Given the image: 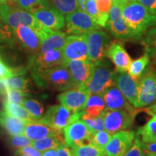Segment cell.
<instances>
[{
  "label": "cell",
  "instance_id": "obj_1",
  "mask_svg": "<svg viewBox=\"0 0 156 156\" xmlns=\"http://www.w3.org/2000/svg\"><path fill=\"white\" fill-rule=\"evenodd\" d=\"M122 15L126 24L139 39L148 28L156 25V15L150 12L136 0L129 1L122 6Z\"/></svg>",
  "mask_w": 156,
  "mask_h": 156
},
{
  "label": "cell",
  "instance_id": "obj_2",
  "mask_svg": "<svg viewBox=\"0 0 156 156\" xmlns=\"http://www.w3.org/2000/svg\"><path fill=\"white\" fill-rule=\"evenodd\" d=\"M36 82L42 86H50L59 91H66L76 86L69 68L64 64L44 71L34 72Z\"/></svg>",
  "mask_w": 156,
  "mask_h": 156
},
{
  "label": "cell",
  "instance_id": "obj_3",
  "mask_svg": "<svg viewBox=\"0 0 156 156\" xmlns=\"http://www.w3.org/2000/svg\"><path fill=\"white\" fill-rule=\"evenodd\" d=\"M0 18L3 23L13 30L20 25H25L34 29L39 36L45 28L36 20L32 13L20 8H12L7 4L0 5Z\"/></svg>",
  "mask_w": 156,
  "mask_h": 156
},
{
  "label": "cell",
  "instance_id": "obj_4",
  "mask_svg": "<svg viewBox=\"0 0 156 156\" xmlns=\"http://www.w3.org/2000/svg\"><path fill=\"white\" fill-rule=\"evenodd\" d=\"M83 111L74 112L63 105H54L47 109L43 116L41 122L58 132H63L64 129L72 122L81 119Z\"/></svg>",
  "mask_w": 156,
  "mask_h": 156
},
{
  "label": "cell",
  "instance_id": "obj_5",
  "mask_svg": "<svg viewBox=\"0 0 156 156\" xmlns=\"http://www.w3.org/2000/svg\"><path fill=\"white\" fill-rule=\"evenodd\" d=\"M94 64L93 75L86 87L90 93L103 95L107 90L114 85L116 71H113L110 66L105 64L103 60Z\"/></svg>",
  "mask_w": 156,
  "mask_h": 156
},
{
  "label": "cell",
  "instance_id": "obj_6",
  "mask_svg": "<svg viewBox=\"0 0 156 156\" xmlns=\"http://www.w3.org/2000/svg\"><path fill=\"white\" fill-rule=\"evenodd\" d=\"M106 28L115 38L120 40L139 39L124 20L122 15V6L119 4L113 2Z\"/></svg>",
  "mask_w": 156,
  "mask_h": 156
},
{
  "label": "cell",
  "instance_id": "obj_7",
  "mask_svg": "<svg viewBox=\"0 0 156 156\" xmlns=\"http://www.w3.org/2000/svg\"><path fill=\"white\" fill-rule=\"evenodd\" d=\"M85 35L88 46V59L93 64L102 62L106 56V49L111 43L110 36L100 29L92 30Z\"/></svg>",
  "mask_w": 156,
  "mask_h": 156
},
{
  "label": "cell",
  "instance_id": "obj_8",
  "mask_svg": "<svg viewBox=\"0 0 156 156\" xmlns=\"http://www.w3.org/2000/svg\"><path fill=\"white\" fill-rule=\"evenodd\" d=\"M101 116L104 121L105 130L114 134L131 127L135 118L136 112L105 109Z\"/></svg>",
  "mask_w": 156,
  "mask_h": 156
},
{
  "label": "cell",
  "instance_id": "obj_9",
  "mask_svg": "<svg viewBox=\"0 0 156 156\" xmlns=\"http://www.w3.org/2000/svg\"><path fill=\"white\" fill-rule=\"evenodd\" d=\"M66 25L67 34L73 35L86 34L90 31L100 29L93 17L85 11L77 9L66 17Z\"/></svg>",
  "mask_w": 156,
  "mask_h": 156
},
{
  "label": "cell",
  "instance_id": "obj_10",
  "mask_svg": "<svg viewBox=\"0 0 156 156\" xmlns=\"http://www.w3.org/2000/svg\"><path fill=\"white\" fill-rule=\"evenodd\" d=\"M88 54L86 36L85 34L71 35L66 38L65 44L62 48L63 64L75 59H86Z\"/></svg>",
  "mask_w": 156,
  "mask_h": 156
},
{
  "label": "cell",
  "instance_id": "obj_11",
  "mask_svg": "<svg viewBox=\"0 0 156 156\" xmlns=\"http://www.w3.org/2000/svg\"><path fill=\"white\" fill-rule=\"evenodd\" d=\"M90 95L86 85H80L75 88L64 91L57 96L58 101L62 105L74 112L84 111Z\"/></svg>",
  "mask_w": 156,
  "mask_h": 156
},
{
  "label": "cell",
  "instance_id": "obj_12",
  "mask_svg": "<svg viewBox=\"0 0 156 156\" xmlns=\"http://www.w3.org/2000/svg\"><path fill=\"white\" fill-rule=\"evenodd\" d=\"M156 101V72L151 67L145 70L139 83L137 107L143 108Z\"/></svg>",
  "mask_w": 156,
  "mask_h": 156
},
{
  "label": "cell",
  "instance_id": "obj_13",
  "mask_svg": "<svg viewBox=\"0 0 156 156\" xmlns=\"http://www.w3.org/2000/svg\"><path fill=\"white\" fill-rule=\"evenodd\" d=\"M135 136V132L131 130H122L114 134L112 139L104 147L106 155L124 156L133 144Z\"/></svg>",
  "mask_w": 156,
  "mask_h": 156
},
{
  "label": "cell",
  "instance_id": "obj_14",
  "mask_svg": "<svg viewBox=\"0 0 156 156\" xmlns=\"http://www.w3.org/2000/svg\"><path fill=\"white\" fill-rule=\"evenodd\" d=\"M140 80L132 77L126 72L119 73L116 70L114 75V85L134 108L137 107Z\"/></svg>",
  "mask_w": 156,
  "mask_h": 156
},
{
  "label": "cell",
  "instance_id": "obj_15",
  "mask_svg": "<svg viewBox=\"0 0 156 156\" xmlns=\"http://www.w3.org/2000/svg\"><path fill=\"white\" fill-rule=\"evenodd\" d=\"M69 68L70 73L76 86L86 85L92 77L95 64L88 58L75 59L69 61L66 64Z\"/></svg>",
  "mask_w": 156,
  "mask_h": 156
},
{
  "label": "cell",
  "instance_id": "obj_16",
  "mask_svg": "<svg viewBox=\"0 0 156 156\" xmlns=\"http://www.w3.org/2000/svg\"><path fill=\"white\" fill-rule=\"evenodd\" d=\"M63 132L66 145L69 147L90 140L93 134L82 119L72 122L64 129Z\"/></svg>",
  "mask_w": 156,
  "mask_h": 156
},
{
  "label": "cell",
  "instance_id": "obj_17",
  "mask_svg": "<svg viewBox=\"0 0 156 156\" xmlns=\"http://www.w3.org/2000/svg\"><path fill=\"white\" fill-rule=\"evenodd\" d=\"M32 14L43 27L50 30H59L65 25L64 15L53 7L39 9Z\"/></svg>",
  "mask_w": 156,
  "mask_h": 156
},
{
  "label": "cell",
  "instance_id": "obj_18",
  "mask_svg": "<svg viewBox=\"0 0 156 156\" xmlns=\"http://www.w3.org/2000/svg\"><path fill=\"white\" fill-rule=\"evenodd\" d=\"M106 56L110 58L116 67V70L119 73H125L127 71L131 57L129 55L124 44L121 41L111 42L106 49Z\"/></svg>",
  "mask_w": 156,
  "mask_h": 156
},
{
  "label": "cell",
  "instance_id": "obj_19",
  "mask_svg": "<svg viewBox=\"0 0 156 156\" xmlns=\"http://www.w3.org/2000/svg\"><path fill=\"white\" fill-rule=\"evenodd\" d=\"M15 38L23 47L32 52L40 51L41 40L36 31L25 25H20L14 30Z\"/></svg>",
  "mask_w": 156,
  "mask_h": 156
},
{
  "label": "cell",
  "instance_id": "obj_20",
  "mask_svg": "<svg viewBox=\"0 0 156 156\" xmlns=\"http://www.w3.org/2000/svg\"><path fill=\"white\" fill-rule=\"evenodd\" d=\"M106 109L123 110L129 112H136L134 107L126 100L116 86H112L103 93Z\"/></svg>",
  "mask_w": 156,
  "mask_h": 156
},
{
  "label": "cell",
  "instance_id": "obj_21",
  "mask_svg": "<svg viewBox=\"0 0 156 156\" xmlns=\"http://www.w3.org/2000/svg\"><path fill=\"white\" fill-rule=\"evenodd\" d=\"M62 50L51 49L44 53H39L34 58V71H44L63 64Z\"/></svg>",
  "mask_w": 156,
  "mask_h": 156
},
{
  "label": "cell",
  "instance_id": "obj_22",
  "mask_svg": "<svg viewBox=\"0 0 156 156\" xmlns=\"http://www.w3.org/2000/svg\"><path fill=\"white\" fill-rule=\"evenodd\" d=\"M39 37L41 40L40 53H44L51 49L62 50L65 44L67 36L59 30H52L45 28L39 35Z\"/></svg>",
  "mask_w": 156,
  "mask_h": 156
},
{
  "label": "cell",
  "instance_id": "obj_23",
  "mask_svg": "<svg viewBox=\"0 0 156 156\" xmlns=\"http://www.w3.org/2000/svg\"><path fill=\"white\" fill-rule=\"evenodd\" d=\"M58 132H62L55 130L41 120H33L26 124L24 134L32 141H36L46 136L54 135Z\"/></svg>",
  "mask_w": 156,
  "mask_h": 156
},
{
  "label": "cell",
  "instance_id": "obj_24",
  "mask_svg": "<svg viewBox=\"0 0 156 156\" xmlns=\"http://www.w3.org/2000/svg\"><path fill=\"white\" fill-rule=\"evenodd\" d=\"M28 122L12 116L5 112L0 111V126L10 136L24 134L25 128Z\"/></svg>",
  "mask_w": 156,
  "mask_h": 156
},
{
  "label": "cell",
  "instance_id": "obj_25",
  "mask_svg": "<svg viewBox=\"0 0 156 156\" xmlns=\"http://www.w3.org/2000/svg\"><path fill=\"white\" fill-rule=\"evenodd\" d=\"M62 132H58L54 135L48 136L41 140L33 141V147L40 152H44L51 148H58L62 145H66L64 136Z\"/></svg>",
  "mask_w": 156,
  "mask_h": 156
},
{
  "label": "cell",
  "instance_id": "obj_26",
  "mask_svg": "<svg viewBox=\"0 0 156 156\" xmlns=\"http://www.w3.org/2000/svg\"><path fill=\"white\" fill-rule=\"evenodd\" d=\"M73 156H103L106 155L103 150L93 145L90 140L71 147Z\"/></svg>",
  "mask_w": 156,
  "mask_h": 156
},
{
  "label": "cell",
  "instance_id": "obj_27",
  "mask_svg": "<svg viewBox=\"0 0 156 156\" xmlns=\"http://www.w3.org/2000/svg\"><path fill=\"white\" fill-rule=\"evenodd\" d=\"M150 55L147 51L140 58L134 59L130 62L128 67V74L132 77L140 79L143 75L146 67L149 64Z\"/></svg>",
  "mask_w": 156,
  "mask_h": 156
},
{
  "label": "cell",
  "instance_id": "obj_28",
  "mask_svg": "<svg viewBox=\"0 0 156 156\" xmlns=\"http://www.w3.org/2000/svg\"><path fill=\"white\" fill-rule=\"evenodd\" d=\"M136 135L141 137V140L145 143L156 142V114L137 130Z\"/></svg>",
  "mask_w": 156,
  "mask_h": 156
},
{
  "label": "cell",
  "instance_id": "obj_29",
  "mask_svg": "<svg viewBox=\"0 0 156 156\" xmlns=\"http://www.w3.org/2000/svg\"><path fill=\"white\" fill-rule=\"evenodd\" d=\"M85 9L99 26L106 28L108 20V14H103L99 12L95 0H87L86 2H85Z\"/></svg>",
  "mask_w": 156,
  "mask_h": 156
},
{
  "label": "cell",
  "instance_id": "obj_30",
  "mask_svg": "<svg viewBox=\"0 0 156 156\" xmlns=\"http://www.w3.org/2000/svg\"><path fill=\"white\" fill-rule=\"evenodd\" d=\"M4 108L5 112L12 116L16 117L20 119L25 121L26 122H29L33 121V118L31 117L28 111L23 107L22 105L16 104L5 101L4 103Z\"/></svg>",
  "mask_w": 156,
  "mask_h": 156
},
{
  "label": "cell",
  "instance_id": "obj_31",
  "mask_svg": "<svg viewBox=\"0 0 156 156\" xmlns=\"http://www.w3.org/2000/svg\"><path fill=\"white\" fill-rule=\"evenodd\" d=\"M19 8L24 9L30 13L42 9L51 8L49 0H17Z\"/></svg>",
  "mask_w": 156,
  "mask_h": 156
},
{
  "label": "cell",
  "instance_id": "obj_32",
  "mask_svg": "<svg viewBox=\"0 0 156 156\" xmlns=\"http://www.w3.org/2000/svg\"><path fill=\"white\" fill-rule=\"evenodd\" d=\"M51 5L64 15H67L79 9L77 0H49Z\"/></svg>",
  "mask_w": 156,
  "mask_h": 156
},
{
  "label": "cell",
  "instance_id": "obj_33",
  "mask_svg": "<svg viewBox=\"0 0 156 156\" xmlns=\"http://www.w3.org/2000/svg\"><path fill=\"white\" fill-rule=\"evenodd\" d=\"M22 106L28 111L34 120L41 119L44 112L43 105L38 101L34 99H25Z\"/></svg>",
  "mask_w": 156,
  "mask_h": 156
},
{
  "label": "cell",
  "instance_id": "obj_34",
  "mask_svg": "<svg viewBox=\"0 0 156 156\" xmlns=\"http://www.w3.org/2000/svg\"><path fill=\"white\" fill-rule=\"evenodd\" d=\"M4 81L8 90H17L26 92L28 80L24 76L15 75L10 77L4 78Z\"/></svg>",
  "mask_w": 156,
  "mask_h": 156
},
{
  "label": "cell",
  "instance_id": "obj_35",
  "mask_svg": "<svg viewBox=\"0 0 156 156\" xmlns=\"http://www.w3.org/2000/svg\"><path fill=\"white\" fill-rule=\"evenodd\" d=\"M112 134L108 132L106 130H102L93 133L90 137V142L93 145L104 151V147L112 139Z\"/></svg>",
  "mask_w": 156,
  "mask_h": 156
},
{
  "label": "cell",
  "instance_id": "obj_36",
  "mask_svg": "<svg viewBox=\"0 0 156 156\" xmlns=\"http://www.w3.org/2000/svg\"><path fill=\"white\" fill-rule=\"evenodd\" d=\"M143 44L145 46V51L149 55L156 52V27L151 28L147 31L143 40Z\"/></svg>",
  "mask_w": 156,
  "mask_h": 156
},
{
  "label": "cell",
  "instance_id": "obj_37",
  "mask_svg": "<svg viewBox=\"0 0 156 156\" xmlns=\"http://www.w3.org/2000/svg\"><path fill=\"white\" fill-rule=\"evenodd\" d=\"M83 121L92 133H95L97 132L105 130L104 121H103L102 116L93 119L87 118L83 119Z\"/></svg>",
  "mask_w": 156,
  "mask_h": 156
},
{
  "label": "cell",
  "instance_id": "obj_38",
  "mask_svg": "<svg viewBox=\"0 0 156 156\" xmlns=\"http://www.w3.org/2000/svg\"><path fill=\"white\" fill-rule=\"evenodd\" d=\"M15 38L14 30L6 24L0 25V45L11 44Z\"/></svg>",
  "mask_w": 156,
  "mask_h": 156
},
{
  "label": "cell",
  "instance_id": "obj_39",
  "mask_svg": "<svg viewBox=\"0 0 156 156\" xmlns=\"http://www.w3.org/2000/svg\"><path fill=\"white\" fill-rule=\"evenodd\" d=\"M27 95H28V94H27L26 92H23V91L17 90L9 89L7 90V94H6L5 101L12 103L22 105Z\"/></svg>",
  "mask_w": 156,
  "mask_h": 156
},
{
  "label": "cell",
  "instance_id": "obj_40",
  "mask_svg": "<svg viewBox=\"0 0 156 156\" xmlns=\"http://www.w3.org/2000/svg\"><path fill=\"white\" fill-rule=\"evenodd\" d=\"M9 142L13 147L15 148H22L25 146L31 145L33 141L27 137L25 134H20V135L11 136L9 138Z\"/></svg>",
  "mask_w": 156,
  "mask_h": 156
},
{
  "label": "cell",
  "instance_id": "obj_41",
  "mask_svg": "<svg viewBox=\"0 0 156 156\" xmlns=\"http://www.w3.org/2000/svg\"><path fill=\"white\" fill-rule=\"evenodd\" d=\"M143 154L142 140H140V136L136 134L133 144L124 156H142Z\"/></svg>",
  "mask_w": 156,
  "mask_h": 156
},
{
  "label": "cell",
  "instance_id": "obj_42",
  "mask_svg": "<svg viewBox=\"0 0 156 156\" xmlns=\"http://www.w3.org/2000/svg\"><path fill=\"white\" fill-rule=\"evenodd\" d=\"M22 73V71H17V69L9 67L0 56V78L10 77L15 75H19Z\"/></svg>",
  "mask_w": 156,
  "mask_h": 156
},
{
  "label": "cell",
  "instance_id": "obj_43",
  "mask_svg": "<svg viewBox=\"0 0 156 156\" xmlns=\"http://www.w3.org/2000/svg\"><path fill=\"white\" fill-rule=\"evenodd\" d=\"M99 12L103 14H109L113 4L112 0H95Z\"/></svg>",
  "mask_w": 156,
  "mask_h": 156
},
{
  "label": "cell",
  "instance_id": "obj_44",
  "mask_svg": "<svg viewBox=\"0 0 156 156\" xmlns=\"http://www.w3.org/2000/svg\"><path fill=\"white\" fill-rule=\"evenodd\" d=\"M143 152L150 156H156V142L151 143H145L142 141Z\"/></svg>",
  "mask_w": 156,
  "mask_h": 156
},
{
  "label": "cell",
  "instance_id": "obj_45",
  "mask_svg": "<svg viewBox=\"0 0 156 156\" xmlns=\"http://www.w3.org/2000/svg\"><path fill=\"white\" fill-rule=\"evenodd\" d=\"M142 5L150 12L156 15V0H136Z\"/></svg>",
  "mask_w": 156,
  "mask_h": 156
},
{
  "label": "cell",
  "instance_id": "obj_46",
  "mask_svg": "<svg viewBox=\"0 0 156 156\" xmlns=\"http://www.w3.org/2000/svg\"><path fill=\"white\" fill-rule=\"evenodd\" d=\"M16 151L24 153L30 156H42V152H40L32 145H28L17 150Z\"/></svg>",
  "mask_w": 156,
  "mask_h": 156
},
{
  "label": "cell",
  "instance_id": "obj_47",
  "mask_svg": "<svg viewBox=\"0 0 156 156\" xmlns=\"http://www.w3.org/2000/svg\"><path fill=\"white\" fill-rule=\"evenodd\" d=\"M57 156H73L71 150L67 145H62L58 147V155Z\"/></svg>",
  "mask_w": 156,
  "mask_h": 156
},
{
  "label": "cell",
  "instance_id": "obj_48",
  "mask_svg": "<svg viewBox=\"0 0 156 156\" xmlns=\"http://www.w3.org/2000/svg\"><path fill=\"white\" fill-rule=\"evenodd\" d=\"M58 148H51L42 152V156H57Z\"/></svg>",
  "mask_w": 156,
  "mask_h": 156
},
{
  "label": "cell",
  "instance_id": "obj_49",
  "mask_svg": "<svg viewBox=\"0 0 156 156\" xmlns=\"http://www.w3.org/2000/svg\"><path fill=\"white\" fill-rule=\"evenodd\" d=\"M145 112L147 113L150 116H154L156 114V103L152 105V106H149L148 108L145 109Z\"/></svg>",
  "mask_w": 156,
  "mask_h": 156
},
{
  "label": "cell",
  "instance_id": "obj_50",
  "mask_svg": "<svg viewBox=\"0 0 156 156\" xmlns=\"http://www.w3.org/2000/svg\"><path fill=\"white\" fill-rule=\"evenodd\" d=\"M112 2H113L119 4V5L123 6V5H125L126 2H127L128 0H112Z\"/></svg>",
  "mask_w": 156,
  "mask_h": 156
},
{
  "label": "cell",
  "instance_id": "obj_51",
  "mask_svg": "<svg viewBox=\"0 0 156 156\" xmlns=\"http://www.w3.org/2000/svg\"><path fill=\"white\" fill-rule=\"evenodd\" d=\"M15 155L17 156H30L24 153H21V152H18V151H15Z\"/></svg>",
  "mask_w": 156,
  "mask_h": 156
},
{
  "label": "cell",
  "instance_id": "obj_52",
  "mask_svg": "<svg viewBox=\"0 0 156 156\" xmlns=\"http://www.w3.org/2000/svg\"><path fill=\"white\" fill-rule=\"evenodd\" d=\"M7 4V0H0V5H5Z\"/></svg>",
  "mask_w": 156,
  "mask_h": 156
},
{
  "label": "cell",
  "instance_id": "obj_53",
  "mask_svg": "<svg viewBox=\"0 0 156 156\" xmlns=\"http://www.w3.org/2000/svg\"><path fill=\"white\" fill-rule=\"evenodd\" d=\"M77 1H80V2H86L87 0H77Z\"/></svg>",
  "mask_w": 156,
  "mask_h": 156
},
{
  "label": "cell",
  "instance_id": "obj_54",
  "mask_svg": "<svg viewBox=\"0 0 156 156\" xmlns=\"http://www.w3.org/2000/svg\"><path fill=\"white\" fill-rule=\"evenodd\" d=\"M2 23H3V22H2V21L1 18H0V25H1V24H2Z\"/></svg>",
  "mask_w": 156,
  "mask_h": 156
},
{
  "label": "cell",
  "instance_id": "obj_55",
  "mask_svg": "<svg viewBox=\"0 0 156 156\" xmlns=\"http://www.w3.org/2000/svg\"><path fill=\"white\" fill-rule=\"evenodd\" d=\"M142 156H150V155H147V154H145V153H144V154H143V155H142Z\"/></svg>",
  "mask_w": 156,
  "mask_h": 156
},
{
  "label": "cell",
  "instance_id": "obj_56",
  "mask_svg": "<svg viewBox=\"0 0 156 156\" xmlns=\"http://www.w3.org/2000/svg\"><path fill=\"white\" fill-rule=\"evenodd\" d=\"M11 1H17V0H11Z\"/></svg>",
  "mask_w": 156,
  "mask_h": 156
},
{
  "label": "cell",
  "instance_id": "obj_57",
  "mask_svg": "<svg viewBox=\"0 0 156 156\" xmlns=\"http://www.w3.org/2000/svg\"><path fill=\"white\" fill-rule=\"evenodd\" d=\"M103 156H108V155H104Z\"/></svg>",
  "mask_w": 156,
  "mask_h": 156
},
{
  "label": "cell",
  "instance_id": "obj_58",
  "mask_svg": "<svg viewBox=\"0 0 156 156\" xmlns=\"http://www.w3.org/2000/svg\"><path fill=\"white\" fill-rule=\"evenodd\" d=\"M129 1H133V0H129Z\"/></svg>",
  "mask_w": 156,
  "mask_h": 156
}]
</instances>
